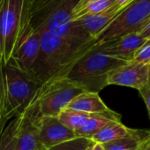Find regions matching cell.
I'll return each instance as SVG.
<instances>
[{
	"mask_svg": "<svg viewBox=\"0 0 150 150\" xmlns=\"http://www.w3.org/2000/svg\"><path fill=\"white\" fill-rule=\"evenodd\" d=\"M80 0H32L31 23L34 30L49 32L78 45L96 42L76 22L72 13Z\"/></svg>",
	"mask_w": 150,
	"mask_h": 150,
	"instance_id": "cell-1",
	"label": "cell"
},
{
	"mask_svg": "<svg viewBox=\"0 0 150 150\" xmlns=\"http://www.w3.org/2000/svg\"><path fill=\"white\" fill-rule=\"evenodd\" d=\"M95 44L96 42L84 46L74 44L57 35L42 32L39 54L29 74L41 84L66 77L74 64Z\"/></svg>",
	"mask_w": 150,
	"mask_h": 150,
	"instance_id": "cell-2",
	"label": "cell"
},
{
	"mask_svg": "<svg viewBox=\"0 0 150 150\" xmlns=\"http://www.w3.org/2000/svg\"><path fill=\"white\" fill-rule=\"evenodd\" d=\"M32 0H2L0 5V66L8 64L31 27Z\"/></svg>",
	"mask_w": 150,
	"mask_h": 150,
	"instance_id": "cell-3",
	"label": "cell"
},
{
	"mask_svg": "<svg viewBox=\"0 0 150 150\" xmlns=\"http://www.w3.org/2000/svg\"><path fill=\"white\" fill-rule=\"evenodd\" d=\"M126 63L128 62L105 54L101 45L96 42L74 64L66 78L84 92L99 93L108 86L109 73Z\"/></svg>",
	"mask_w": 150,
	"mask_h": 150,
	"instance_id": "cell-4",
	"label": "cell"
},
{
	"mask_svg": "<svg viewBox=\"0 0 150 150\" xmlns=\"http://www.w3.org/2000/svg\"><path fill=\"white\" fill-rule=\"evenodd\" d=\"M4 88L5 122L18 117L34 100L41 83L28 72L8 64L1 66Z\"/></svg>",
	"mask_w": 150,
	"mask_h": 150,
	"instance_id": "cell-5",
	"label": "cell"
},
{
	"mask_svg": "<svg viewBox=\"0 0 150 150\" xmlns=\"http://www.w3.org/2000/svg\"><path fill=\"white\" fill-rule=\"evenodd\" d=\"M83 92L66 77L52 79L41 85L27 110L37 117H57L75 97Z\"/></svg>",
	"mask_w": 150,
	"mask_h": 150,
	"instance_id": "cell-6",
	"label": "cell"
},
{
	"mask_svg": "<svg viewBox=\"0 0 150 150\" xmlns=\"http://www.w3.org/2000/svg\"><path fill=\"white\" fill-rule=\"evenodd\" d=\"M150 21V0H132L119 15L96 38L97 44L139 32Z\"/></svg>",
	"mask_w": 150,
	"mask_h": 150,
	"instance_id": "cell-7",
	"label": "cell"
},
{
	"mask_svg": "<svg viewBox=\"0 0 150 150\" xmlns=\"http://www.w3.org/2000/svg\"><path fill=\"white\" fill-rule=\"evenodd\" d=\"M148 64L130 61L112 70L107 79V84L141 89L147 82Z\"/></svg>",
	"mask_w": 150,
	"mask_h": 150,
	"instance_id": "cell-8",
	"label": "cell"
},
{
	"mask_svg": "<svg viewBox=\"0 0 150 150\" xmlns=\"http://www.w3.org/2000/svg\"><path fill=\"white\" fill-rule=\"evenodd\" d=\"M39 141L43 149L77 138L75 132L65 126L57 117H42L38 120Z\"/></svg>",
	"mask_w": 150,
	"mask_h": 150,
	"instance_id": "cell-9",
	"label": "cell"
},
{
	"mask_svg": "<svg viewBox=\"0 0 150 150\" xmlns=\"http://www.w3.org/2000/svg\"><path fill=\"white\" fill-rule=\"evenodd\" d=\"M41 35V32L30 28L14 52L9 64L29 74L39 54Z\"/></svg>",
	"mask_w": 150,
	"mask_h": 150,
	"instance_id": "cell-10",
	"label": "cell"
},
{
	"mask_svg": "<svg viewBox=\"0 0 150 150\" xmlns=\"http://www.w3.org/2000/svg\"><path fill=\"white\" fill-rule=\"evenodd\" d=\"M146 42L147 40L143 38L139 33H132L99 45H101L102 50L105 54L130 62Z\"/></svg>",
	"mask_w": 150,
	"mask_h": 150,
	"instance_id": "cell-11",
	"label": "cell"
},
{
	"mask_svg": "<svg viewBox=\"0 0 150 150\" xmlns=\"http://www.w3.org/2000/svg\"><path fill=\"white\" fill-rule=\"evenodd\" d=\"M39 118L28 110L23 112L15 150H43L39 141Z\"/></svg>",
	"mask_w": 150,
	"mask_h": 150,
	"instance_id": "cell-12",
	"label": "cell"
},
{
	"mask_svg": "<svg viewBox=\"0 0 150 150\" xmlns=\"http://www.w3.org/2000/svg\"><path fill=\"white\" fill-rule=\"evenodd\" d=\"M125 7V6L121 7L116 4L103 13L83 16L73 21L76 22L85 32L96 40V38L119 15Z\"/></svg>",
	"mask_w": 150,
	"mask_h": 150,
	"instance_id": "cell-13",
	"label": "cell"
},
{
	"mask_svg": "<svg viewBox=\"0 0 150 150\" xmlns=\"http://www.w3.org/2000/svg\"><path fill=\"white\" fill-rule=\"evenodd\" d=\"M146 132L129 128L121 122H113L96 133L91 139L96 143L105 144L125 138H145Z\"/></svg>",
	"mask_w": 150,
	"mask_h": 150,
	"instance_id": "cell-14",
	"label": "cell"
},
{
	"mask_svg": "<svg viewBox=\"0 0 150 150\" xmlns=\"http://www.w3.org/2000/svg\"><path fill=\"white\" fill-rule=\"evenodd\" d=\"M113 122H121V116L112 110L106 112L91 114L84 125L75 131V134L77 137L91 139L103 127Z\"/></svg>",
	"mask_w": 150,
	"mask_h": 150,
	"instance_id": "cell-15",
	"label": "cell"
},
{
	"mask_svg": "<svg viewBox=\"0 0 150 150\" xmlns=\"http://www.w3.org/2000/svg\"><path fill=\"white\" fill-rule=\"evenodd\" d=\"M67 108L88 114L102 113L110 110L103 103L99 94L93 92L81 93L69 103Z\"/></svg>",
	"mask_w": 150,
	"mask_h": 150,
	"instance_id": "cell-16",
	"label": "cell"
},
{
	"mask_svg": "<svg viewBox=\"0 0 150 150\" xmlns=\"http://www.w3.org/2000/svg\"><path fill=\"white\" fill-rule=\"evenodd\" d=\"M22 123V115L12 119L0 136V150H15Z\"/></svg>",
	"mask_w": 150,
	"mask_h": 150,
	"instance_id": "cell-17",
	"label": "cell"
},
{
	"mask_svg": "<svg viewBox=\"0 0 150 150\" xmlns=\"http://www.w3.org/2000/svg\"><path fill=\"white\" fill-rule=\"evenodd\" d=\"M117 4V0H96L83 6L75 8L72 13L73 21H76L83 16L92 15L103 13Z\"/></svg>",
	"mask_w": 150,
	"mask_h": 150,
	"instance_id": "cell-18",
	"label": "cell"
},
{
	"mask_svg": "<svg viewBox=\"0 0 150 150\" xmlns=\"http://www.w3.org/2000/svg\"><path fill=\"white\" fill-rule=\"evenodd\" d=\"M90 115L91 114L66 108L58 114L57 117L65 126L75 132L84 125Z\"/></svg>",
	"mask_w": 150,
	"mask_h": 150,
	"instance_id": "cell-19",
	"label": "cell"
},
{
	"mask_svg": "<svg viewBox=\"0 0 150 150\" xmlns=\"http://www.w3.org/2000/svg\"><path fill=\"white\" fill-rule=\"evenodd\" d=\"M145 138H125L103 144L105 150H142Z\"/></svg>",
	"mask_w": 150,
	"mask_h": 150,
	"instance_id": "cell-20",
	"label": "cell"
},
{
	"mask_svg": "<svg viewBox=\"0 0 150 150\" xmlns=\"http://www.w3.org/2000/svg\"><path fill=\"white\" fill-rule=\"evenodd\" d=\"M94 143L91 139L77 137L43 150H88Z\"/></svg>",
	"mask_w": 150,
	"mask_h": 150,
	"instance_id": "cell-21",
	"label": "cell"
},
{
	"mask_svg": "<svg viewBox=\"0 0 150 150\" xmlns=\"http://www.w3.org/2000/svg\"><path fill=\"white\" fill-rule=\"evenodd\" d=\"M132 61L143 64H150V40H147V42L139 49Z\"/></svg>",
	"mask_w": 150,
	"mask_h": 150,
	"instance_id": "cell-22",
	"label": "cell"
},
{
	"mask_svg": "<svg viewBox=\"0 0 150 150\" xmlns=\"http://www.w3.org/2000/svg\"><path fill=\"white\" fill-rule=\"evenodd\" d=\"M5 104H4V88H3V79H2V70L0 66V136H1L6 123L5 122Z\"/></svg>",
	"mask_w": 150,
	"mask_h": 150,
	"instance_id": "cell-23",
	"label": "cell"
},
{
	"mask_svg": "<svg viewBox=\"0 0 150 150\" xmlns=\"http://www.w3.org/2000/svg\"><path fill=\"white\" fill-rule=\"evenodd\" d=\"M139 92L140 93V96H142V98L144 100V103H145V104L146 106L149 119H150V88L146 85L144 88L139 89Z\"/></svg>",
	"mask_w": 150,
	"mask_h": 150,
	"instance_id": "cell-24",
	"label": "cell"
},
{
	"mask_svg": "<svg viewBox=\"0 0 150 150\" xmlns=\"http://www.w3.org/2000/svg\"><path fill=\"white\" fill-rule=\"evenodd\" d=\"M143 38L146 40H150V21L139 31L138 32Z\"/></svg>",
	"mask_w": 150,
	"mask_h": 150,
	"instance_id": "cell-25",
	"label": "cell"
},
{
	"mask_svg": "<svg viewBox=\"0 0 150 150\" xmlns=\"http://www.w3.org/2000/svg\"><path fill=\"white\" fill-rule=\"evenodd\" d=\"M88 150H105V149H104V146H103V144H101V143H96L95 142Z\"/></svg>",
	"mask_w": 150,
	"mask_h": 150,
	"instance_id": "cell-26",
	"label": "cell"
},
{
	"mask_svg": "<svg viewBox=\"0 0 150 150\" xmlns=\"http://www.w3.org/2000/svg\"><path fill=\"white\" fill-rule=\"evenodd\" d=\"M132 1V0H117V5L121 7H124V6H128Z\"/></svg>",
	"mask_w": 150,
	"mask_h": 150,
	"instance_id": "cell-27",
	"label": "cell"
},
{
	"mask_svg": "<svg viewBox=\"0 0 150 150\" xmlns=\"http://www.w3.org/2000/svg\"><path fill=\"white\" fill-rule=\"evenodd\" d=\"M93 1H96V0H80L79 3H78V5H77V6L75 7V8H78V7L83 6L88 4V3H91V2H93Z\"/></svg>",
	"mask_w": 150,
	"mask_h": 150,
	"instance_id": "cell-28",
	"label": "cell"
},
{
	"mask_svg": "<svg viewBox=\"0 0 150 150\" xmlns=\"http://www.w3.org/2000/svg\"><path fill=\"white\" fill-rule=\"evenodd\" d=\"M146 86L150 88V64H148V69H147V82Z\"/></svg>",
	"mask_w": 150,
	"mask_h": 150,
	"instance_id": "cell-29",
	"label": "cell"
},
{
	"mask_svg": "<svg viewBox=\"0 0 150 150\" xmlns=\"http://www.w3.org/2000/svg\"><path fill=\"white\" fill-rule=\"evenodd\" d=\"M142 150H150V143L147 142L146 140H145V142H144V146L142 147Z\"/></svg>",
	"mask_w": 150,
	"mask_h": 150,
	"instance_id": "cell-30",
	"label": "cell"
},
{
	"mask_svg": "<svg viewBox=\"0 0 150 150\" xmlns=\"http://www.w3.org/2000/svg\"><path fill=\"white\" fill-rule=\"evenodd\" d=\"M145 140H146L147 142L150 143V131H147L146 132V135L145 137Z\"/></svg>",
	"mask_w": 150,
	"mask_h": 150,
	"instance_id": "cell-31",
	"label": "cell"
},
{
	"mask_svg": "<svg viewBox=\"0 0 150 150\" xmlns=\"http://www.w3.org/2000/svg\"><path fill=\"white\" fill-rule=\"evenodd\" d=\"M1 2H2V0H0V5H1Z\"/></svg>",
	"mask_w": 150,
	"mask_h": 150,
	"instance_id": "cell-32",
	"label": "cell"
}]
</instances>
